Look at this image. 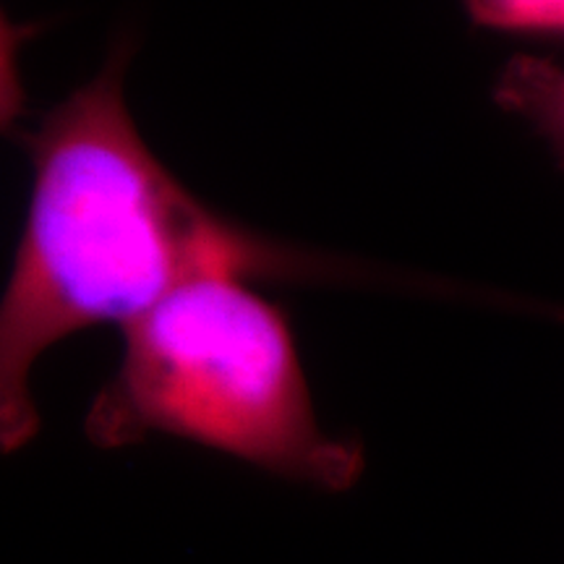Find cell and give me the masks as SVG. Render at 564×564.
Returning a JSON list of instances; mask_svg holds the SVG:
<instances>
[{
	"label": "cell",
	"mask_w": 564,
	"mask_h": 564,
	"mask_svg": "<svg viewBox=\"0 0 564 564\" xmlns=\"http://www.w3.org/2000/svg\"><path fill=\"white\" fill-rule=\"evenodd\" d=\"M129 51L24 137L26 230L0 308V444L37 436L34 364L100 322L123 327L204 278L285 272L288 257L194 199L147 150L123 97Z\"/></svg>",
	"instance_id": "obj_1"
},
{
	"label": "cell",
	"mask_w": 564,
	"mask_h": 564,
	"mask_svg": "<svg viewBox=\"0 0 564 564\" xmlns=\"http://www.w3.org/2000/svg\"><path fill=\"white\" fill-rule=\"evenodd\" d=\"M123 337L121 366L84 421L95 447L160 434L316 491L361 481V442L322 426L285 316L241 278L188 282L126 324Z\"/></svg>",
	"instance_id": "obj_2"
},
{
	"label": "cell",
	"mask_w": 564,
	"mask_h": 564,
	"mask_svg": "<svg viewBox=\"0 0 564 564\" xmlns=\"http://www.w3.org/2000/svg\"><path fill=\"white\" fill-rule=\"evenodd\" d=\"M494 100L531 123L564 167V66L518 55L499 74Z\"/></svg>",
	"instance_id": "obj_3"
},
{
	"label": "cell",
	"mask_w": 564,
	"mask_h": 564,
	"mask_svg": "<svg viewBox=\"0 0 564 564\" xmlns=\"http://www.w3.org/2000/svg\"><path fill=\"white\" fill-rule=\"evenodd\" d=\"M478 24L505 32H564V0H465Z\"/></svg>",
	"instance_id": "obj_4"
}]
</instances>
